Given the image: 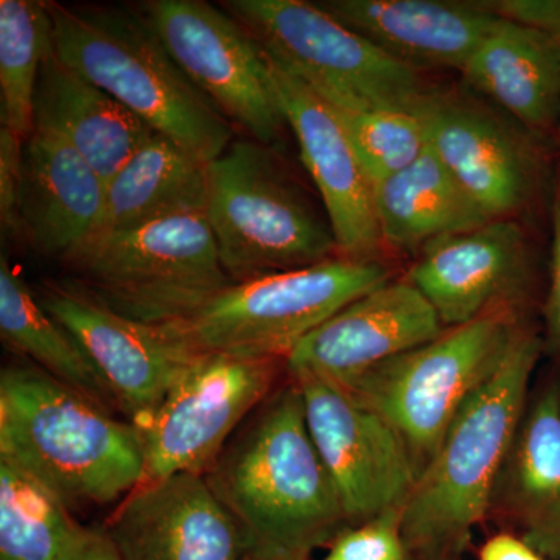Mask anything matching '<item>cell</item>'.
Listing matches in <instances>:
<instances>
[{"label":"cell","instance_id":"cell-32","mask_svg":"<svg viewBox=\"0 0 560 560\" xmlns=\"http://www.w3.org/2000/svg\"><path fill=\"white\" fill-rule=\"evenodd\" d=\"M485 3L500 18L537 28L560 44V0H497Z\"/></svg>","mask_w":560,"mask_h":560},{"label":"cell","instance_id":"cell-33","mask_svg":"<svg viewBox=\"0 0 560 560\" xmlns=\"http://www.w3.org/2000/svg\"><path fill=\"white\" fill-rule=\"evenodd\" d=\"M548 329L560 350V180L552 202V246L550 290L547 300Z\"/></svg>","mask_w":560,"mask_h":560},{"label":"cell","instance_id":"cell-25","mask_svg":"<svg viewBox=\"0 0 560 560\" xmlns=\"http://www.w3.org/2000/svg\"><path fill=\"white\" fill-rule=\"evenodd\" d=\"M206 164L154 132L106 183L101 232L130 230L179 213L206 212Z\"/></svg>","mask_w":560,"mask_h":560},{"label":"cell","instance_id":"cell-11","mask_svg":"<svg viewBox=\"0 0 560 560\" xmlns=\"http://www.w3.org/2000/svg\"><path fill=\"white\" fill-rule=\"evenodd\" d=\"M285 360L201 353L142 429L143 481L205 475L232 436L271 396Z\"/></svg>","mask_w":560,"mask_h":560},{"label":"cell","instance_id":"cell-4","mask_svg":"<svg viewBox=\"0 0 560 560\" xmlns=\"http://www.w3.org/2000/svg\"><path fill=\"white\" fill-rule=\"evenodd\" d=\"M47 7L55 55L151 130L206 165L234 142L230 120L187 79L136 5Z\"/></svg>","mask_w":560,"mask_h":560},{"label":"cell","instance_id":"cell-35","mask_svg":"<svg viewBox=\"0 0 560 560\" xmlns=\"http://www.w3.org/2000/svg\"><path fill=\"white\" fill-rule=\"evenodd\" d=\"M480 560H544L528 544L510 534H500L486 541Z\"/></svg>","mask_w":560,"mask_h":560},{"label":"cell","instance_id":"cell-6","mask_svg":"<svg viewBox=\"0 0 560 560\" xmlns=\"http://www.w3.org/2000/svg\"><path fill=\"white\" fill-rule=\"evenodd\" d=\"M61 265L103 304L150 324L184 319L232 283L206 212L101 232Z\"/></svg>","mask_w":560,"mask_h":560},{"label":"cell","instance_id":"cell-30","mask_svg":"<svg viewBox=\"0 0 560 560\" xmlns=\"http://www.w3.org/2000/svg\"><path fill=\"white\" fill-rule=\"evenodd\" d=\"M401 511L346 529L330 545L326 560H407L408 548L401 536Z\"/></svg>","mask_w":560,"mask_h":560},{"label":"cell","instance_id":"cell-8","mask_svg":"<svg viewBox=\"0 0 560 560\" xmlns=\"http://www.w3.org/2000/svg\"><path fill=\"white\" fill-rule=\"evenodd\" d=\"M265 54L331 108L419 114L431 90L397 61L307 0H221Z\"/></svg>","mask_w":560,"mask_h":560},{"label":"cell","instance_id":"cell-24","mask_svg":"<svg viewBox=\"0 0 560 560\" xmlns=\"http://www.w3.org/2000/svg\"><path fill=\"white\" fill-rule=\"evenodd\" d=\"M374 202L383 246L405 253L490 221L430 149L375 184Z\"/></svg>","mask_w":560,"mask_h":560},{"label":"cell","instance_id":"cell-2","mask_svg":"<svg viewBox=\"0 0 560 560\" xmlns=\"http://www.w3.org/2000/svg\"><path fill=\"white\" fill-rule=\"evenodd\" d=\"M540 341L518 327L499 370L464 404L420 471L404 510L401 536L422 560H447L485 521L525 418Z\"/></svg>","mask_w":560,"mask_h":560},{"label":"cell","instance_id":"cell-7","mask_svg":"<svg viewBox=\"0 0 560 560\" xmlns=\"http://www.w3.org/2000/svg\"><path fill=\"white\" fill-rule=\"evenodd\" d=\"M390 280L378 260L346 257L232 282L172 324L198 353L285 360L324 320Z\"/></svg>","mask_w":560,"mask_h":560},{"label":"cell","instance_id":"cell-1","mask_svg":"<svg viewBox=\"0 0 560 560\" xmlns=\"http://www.w3.org/2000/svg\"><path fill=\"white\" fill-rule=\"evenodd\" d=\"M246 560H308L352 528L291 381L246 419L205 474Z\"/></svg>","mask_w":560,"mask_h":560},{"label":"cell","instance_id":"cell-14","mask_svg":"<svg viewBox=\"0 0 560 560\" xmlns=\"http://www.w3.org/2000/svg\"><path fill=\"white\" fill-rule=\"evenodd\" d=\"M267 61L280 109L319 191L338 254L346 259L377 260L383 242L375 213L374 184L360 164L337 114L268 55Z\"/></svg>","mask_w":560,"mask_h":560},{"label":"cell","instance_id":"cell-5","mask_svg":"<svg viewBox=\"0 0 560 560\" xmlns=\"http://www.w3.org/2000/svg\"><path fill=\"white\" fill-rule=\"evenodd\" d=\"M206 219L232 282L340 257L329 221L283 171L270 145L234 139L206 165Z\"/></svg>","mask_w":560,"mask_h":560},{"label":"cell","instance_id":"cell-15","mask_svg":"<svg viewBox=\"0 0 560 560\" xmlns=\"http://www.w3.org/2000/svg\"><path fill=\"white\" fill-rule=\"evenodd\" d=\"M102 528L124 560H246L241 530L205 475L140 482Z\"/></svg>","mask_w":560,"mask_h":560},{"label":"cell","instance_id":"cell-17","mask_svg":"<svg viewBox=\"0 0 560 560\" xmlns=\"http://www.w3.org/2000/svg\"><path fill=\"white\" fill-rule=\"evenodd\" d=\"M445 327L408 279L388 280L349 302L304 338L287 359L291 377L349 381L440 337Z\"/></svg>","mask_w":560,"mask_h":560},{"label":"cell","instance_id":"cell-3","mask_svg":"<svg viewBox=\"0 0 560 560\" xmlns=\"http://www.w3.org/2000/svg\"><path fill=\"white\" fill-rule=\"evenodd\" d=\"M0 458L28 471L70 510L116 503L145 474L136 423L35 364H11L0 374Z\"/></svg>","mask_w":560,"mask_h":560},{"label":"cell","instance_id":"cell-29","mask_svg":"<svg viewBox=\"0 0 560 560\" xmlns=\"http://www.w3.org/2000/svg\"><path fill=\"white\" fill-rule=\"evenodd\" d=\"M331 109L374 186L407 168L429 149L418 114L385 108Z\"/></svg>","mask_w":560,"mask_h":560},{"label":"cell","instance_id":"cell-26","mask_svg":"<svg viewBox=\"0 0 560 560\" xmlns=\"http://www.w3.org/2000/svg\"><path fill=\"white\" fill-rule=\"evenodd\" d=\"M0 335L9 348L62 385L105 408L119 411L113 393L80 342L40 304L5 254L0 257Z\"/></svg>","mask_w":560,"mask_h":560},{"label":"cell","instance_id":"cell-20","mask_svg":"<svg viewBox=\"0 0 560 560\" xmlns=\"http://www.w3.org/2000/svg\"><path fill=\"white\" fill-rule=\"evenodd\" d=\"M346 27L415 69L463 72L499 24L485 2L447 0H323L316 2Z\"/></svg>","mask_w":560,"mask_h":560},{"label":"cell","instance_id":"cell-13","mask_svg":"<svg viewBox=\"0 0 560 560\" xmlns=\"http://www.w3.org/2000/svg\"><path fill=\"white\" fill-rule=\"evenodd\" d=\"M291 381L300 386L313 444L350 526L404 510L419 466L399 431L337 383L311 375Z\"/></svg>","mask_w":560,"mask_h":560},{"label":"cell","instance_id":"cell-28","mask_svg":"<svg viewBox=\"0 0 560 560\" xmlns=\"http://www.w3.org/2000/svg\"><path fill=\"white\" fill-rule=\"evenodd\" d=\"M54 50L49 7L43 0L0 2V113L2 127L22 140L33 131L40 66Z\"/></svg>","mask_w":560,"mask_h":560},{"label":"cell","instance_id":"cell-22","mask_svg":"<svg viewBox=\"0 0 560 560\" xmlns=\"http://www.w3.org/2000/svg\"><path fill=\"white\" fill-rule=\"evenodd\" d=\"M460 73L529 130L560 121V44L547 33L500 18Z\"/></svg>","mask_w":560,"mask_h":560},{"label":"cell","instance_id":"cell-12","mask_svg":"<svg viewBox=\"0 0 560 560\" xmlns=\"http://www.w3.org/2000/svg\"><path fill=\"white\" fill-rule=\"evenodd\" d=\"M36 296L80 342L121 415L140 430L201 355L172 324L127 318L72 280L43 283Z\"/></svg>","mask_w":560,"mask_h":560},{"label":"cell","instance_id":"cell-36","mask_svg":"<svg viewBox=\"0 0 560 560\" xmlns=\"http://www.w3.org/2000/svg\"><path fill=\"white\" fill-rule=\"evenodd\" d=\"M324 560H326V559H324Z\"/></svg>","mask_w":560,"mask_h":560},{"label":"cell","instance_id":"cell-10","mask_svg":"<svg viewBox=\"0 0 560 560\" xmlns=\"http://www.w3.org/2000/svg\"><path fill=\"white\" fill-rule=\"evenodd\" d=\"M136 9L187 79L235 130L265 145L278 142L289 125L267 55L241 22L202 0H147Z\"/></svg>","mask_w":560,"mask_h":560},{"label":"cell","instance_id":"cell-23","mask_svg":"<svg viewBox=\"0 0 560 560\" xmlns=\"http://www.w3.org/2000/svg\"><path fill=\"white\" fill-rule=\"evenodd\" d=\"M521 539L560 560V394L550 388L526 410L497 489Z\"/></svg>","mask_w":560,"mask_h":560},{"label":"cell","instance_id":"cell-18","mask_svg":"<svg viewBox=\"0 0 560 560\" xmlns=\"http://www.w3.org/2000/svg\"><path fill=\"white\" fill-rule=\"evenodd\" d=\"M526 275V241L515 220H493L447 235L420 250L408 280L423 294L445 329L503 312Z\"/></svg>","mask_w":560,"mask_h":560},{"label":"cell","instance_id":"cell-19","mask_svg":"<svg viewBox=\"0 0 560 560\" xmlns=\"http://www.w3.org/2000/svg\"><path fill=\"white\" fill-rule=\"evenodd\" d=\"M106 183L65 140L33 130L22 143V241L65 261L102 226Z\"/></svg>","mask_w":560,"mask_h":560},{"label":"cell","instance_id":"cell-27","mask_svg":"<svg viewBox=\"0 0 560 560\" xmlns=\"http://www.w3.org/2000/svg\"><path fill=\"white\" fill-rule=\"evenodd\" d=\"M81 529L57 493L0 458V560H60Z\"/></svg>","mask_w":560,"mask_h":560},{"label":"cell","instance_id":"cell-21","mask_svg":"<svg viewBox=\"0 0 560 560\" xmlns=\"http://www.w3.org/2000/svg\"><path fill=\"white\" fill-rule=\"evenodd\" d=\"M33 130L65 140L105 183L154 135L145 121L66 66L54 50L40 66Z\"/></svg>","mask_w":560,"mask_h":560},{"label":"cell","instance_id":"cell-31","mask_svg":"<svg viewBox=\"0 0 560 560\" xmlns=\"http://www.w3.org/2000/svg\"><path fill=\"white\" fill-rule=\"evenodd\" d=\"M24 140L9 128L0 130V223L2 234L22 238L20 221L21 160Z\"/></svg>","mask_w":560,"mask_h":560},{"label":"cell","instance_id":"cell-9","mask_svg":"<svg viewBox=\"0 0 560 560\" xmlns=\"http://www.w3.org/2000/svg\"><path fill=\"white\" fill-rule=\"evenodd\" d=\"M517 329L511 313H490L337 385L399 431L420 474L464 404L499 370Z\"/></svg>","mask_w":560,"mask_h":560},{"label":"cell","instance_id":"cell-34","mask_svg":"<svg viewBox=\"0 0 560 560\" xmlns=\"http://www.w3.org/2000/svg\"><path fill=\"white\" fill-rule=\"evenodd\" d=\"M60 560H124L102 528L83 526Z\"/></svg>","mask_w":560,"mask_h":560},{"label":"cell","instance_id":"cell-16","mask_svg":"<svg viewBox=\"0 0 560 560\" xmlns=\"http://www.w3.org/2000/svg\"><path fill=\"white\" fill-rule=\"evenodd\" d=\"M429 149L490 221L514 220L537 189L536 154L493 114L431 91L418 114Z\"/></svg>","mask_w":560,"mask_h":560}]
</instances>
